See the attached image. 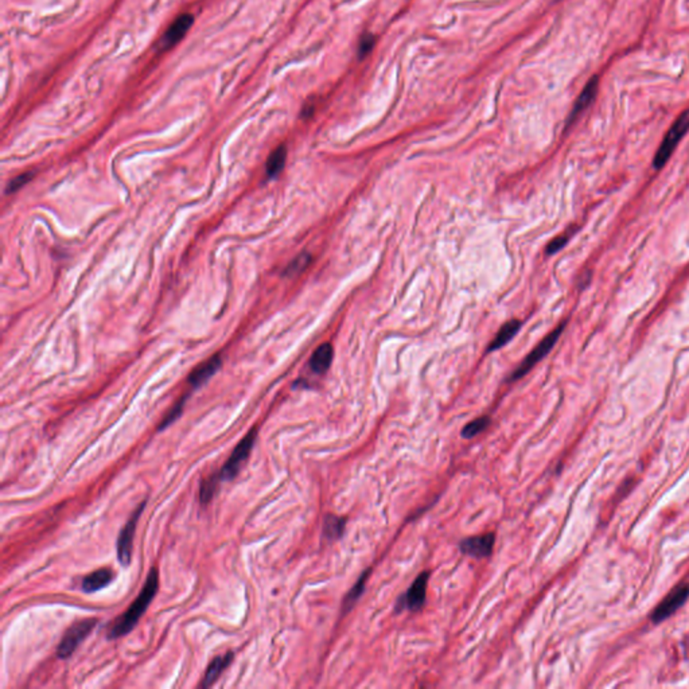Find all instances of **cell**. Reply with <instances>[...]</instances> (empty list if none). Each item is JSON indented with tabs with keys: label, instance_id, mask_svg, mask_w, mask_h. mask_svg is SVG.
Returning a JSON list of instances; mask_svg holds the SVG:
<instances>
[{
	"label": "cell",
	"instance_id": "6da1fadb",
	"mask_svg": "<svg viewBox=\"0 0 689 689\" xmlns=\"http://www.w3.org/2000/svg\"><path fill=\"white\" fill-rule=\"evenodd\" d=\"M158 570L157 568H152V570H150L148 576L145 579L143 589L140 591V594L138 595V598L129 606L128 610L121 617L117 618L115 623L112 625L111 630L108 633V638L109 640L121 638V637L127 635L129 632H132L135 629V626L138 625L139 619L143 617L145 610L148 609V606L151 604L152 599L155 598L157 591H158Z\"/></svg>",
	"mask_w": 689,
	"mask_h": 689
},
{
	"label": "cell",
	"instance_id": "7a4b0ae2",
	"mask_svg": "<svg viewBox=\"0 0 689 689\" xmlns=\"http://www.w3.org/2000/svg\"><path fill=\"white\" fill-rule=\"evenodd\" d=\"M688 131L689 109H687L676 119L673 126L666 132L664 140L661 142L660 147L653 159V167L656 170H661L666 164V162L672 157L677 144L680 143V140L685 136Z\"/></svg>",
	"mask_w": 689,
	"mask_h": 689
},
{
	"label": "cell",
	"instance_id": "3957f363",
	"mask_svg": "<svg viewBox=\"0 0 689 689\" xmlns=\"http://www.w3.org/2000/svg\"><path fill=\"white\" fill-rule=\"evenodd\" d=\"M256 436H258V431H256V429H252V430L249 431L245 435L243 441L239 445H236V448L233 450L229 460L225 462V465L222 466V469L218 473L221 481L229 482V481L234 479L237 477L240 469L243 467V465H244L246 460L249 458V455H251V451H252L253 445H255Z\"/></svg>",
	"mask_w": 689,
	"mask_h": 689
},
{
	"label": "cell",
	"instance_id": "277c9868",
	"mask_svg": "<svg viewBox=\"0 0 689 689\" xmlns=\"http://www.w3.org/2000/svg\"><path fill=\"white\" fill-rule=\"evenodd\" d=\"M96 623H97V619H95V618H88V619H83V621L73 623L72 626L64 634V637L58 645V659H61V660L69 659L76 652L78 645L95 629Z\"/></svg>",
	"mask_w": 689,
	"mask_h": 689
},
{
	"label": "cell",
	"instance_id": "5b68a950",
	"mask_svg": "<svg viewBox=\"0 0 689 689\" xmlns=\"http://www.w3.org/2000/svg\"><path fill=\"white\" fill-rule=\"evenodd\" d=\"M564 328H565V322L561 323L552 332H549L546 338L527 356V359L521 362V365L510 376V381H516L518 378L524 377L528 372H531L532 368L536 366L541 359H544L546 354L552 350V347L559 341L560 335L564 331Z\"/></svg>",
	"mask_w": 689,
	"mask_h": 689
},
{
	"label": "cell",
	"instance_id": "8992f818",
	"mask_svg": "<svg viewBox=\"0 0 689 689\" xmlns=\"http://www.w3.org/2000/svg\"><path fill=\"white\" fill-rule=\"evenodd\" d=\"M144 508H145V501L138 505V508L133 510V513L129 517L128 521L126 522V525L123 527V529L119 533L116 549H117V559H119V563L123 567H128L129 564H131L136 525H138V522L140 520V516H142V513L144 512Z\"/></svg>",
	"mask_w": 689,
	"mask_h": 689
},
{
	"label": "cell",
	"instance_id": "52a82bcc",
	"mask_svg": "<svg viewBox=\"0 0 689 689\" xmlns=\"http://www.w3.org/2000/svg\"><path fill=\"white\" fill-rule=\"evenodd\" d=\"M688 597L689 585L683 583L677 586L668 594V597L659 604V607H656V610L652 614V621L654 623H659L661 621L671 617L678 607L684 604V602L688 599Z\"/></svg>",
	"mask_w": 689,
	"mask_h": 689
},
{
	"label": "cell",
	"instance_id": "ba28073f",
	"mask_svg": "<svg viewBox=\"0 0 689 689\" xmlns=\"http://www.w3.org/2000/svg\"><path fill=\"white\" fill-rule=\"evenodd\" d=\"M429 579L430 573H423L419 575L414 585L407 591L405 595H402L399 601V609H408V610H419L423 607L427 597V586H429Z\"/></svg>",
	"mask_w": 689,
	"mask_h": 689
},
{
	"label": "cell",
	"instance_id": "9c48e42d",
	"mask_svg": "<svg viewBox=\"0 0 689 689\" xmlns=\"http://www.w3.org/2000/svg\"><path fill=\"white\" fill-rule=\"evenodd\" d=\"M494 543H496V536L493 533H488V534L475 536L463 540L460 544V548L465 555L475 559H482L491 555Z\"/></svg>",
	"mask_w": 689,
	"mask_h": 689
},
{
	"label": "cell",
	"instance_id": "30bf717a",
	"mask_svg": "<svg viewBox=\"0 0 689 689\" xmlns=\"http://www.w3.org/2000/svg\"><path fill=\"white\" fill-rule=\"evenodd\" d=\"M194 18L193 15L182 14L178 16L172 23V26L164 32L163 38L160 40V47L162 50H167L172 47L174 44L179 42L185 35L188 29L193 26Z\"/></svg>",
	"mask_w": 689,
	"mask_h": 689
},
{
	"label": "cell",
	"instance_id": "8fae6325",
	"mask_svg": "<svg viewBox=\"0 0 689 689\" xmlns=\"http://www.w3.org/2000/svg\"><path fill=\"white\" fill-rule=\"evenodd\" d=\"M598 84H599V78H598V76H594L587 83V85L585 86V89L582 90V93L579 95L577 100L575 102L571 115L568 117V126L573 124L575 120L580 116V114H583L592 104V101L597 97V93H598Z\"/></svg>",
	"mask_w": 689,
	"mask_h": 689
},
{
	"label": "cell",
	"instance_id": "7c38bea8",
	"mask_svg": "<svg viewBox=\"0 0 689 689\" xmlns=\"http://www.w3.org/2000/svg\"><path fill=\"white\" fill-rule=\"evenodd\" d=\"M233 656L234 654L232 652H228L224 656L215 657V660L212 661L210 665L208 666V671H206V673H205L203 678H202V683L200 684V687L201 688H208L212 684H215V681L218 680V677L222 675V672L232 664Z\"/></svg>",
	"mask_w": 689,
	"mask_h": 689
},
{
	"label": "cell",
	"instance_id": "4fadbf2b",
	"mask_svg": "<svg viewBox=\"0 0 689 689\" xmlns=\"http://www.w3.org/2000/svg\"><path fill=\"white\" fill-rule=\"evenodd\" d=\"M114 577H115V574L112 573V570L101 568V570H97V571H95V573H92V574L84 577L81 589L86 594L100 591L104 587H107L114 580Z\"/></svg>",
	"mask_w": 689,
	"mask_h": 689
},
{
	"label": "cell",
	"instance_id": "5bb4252c",
	"mask_svg": "<svg viewBox=\"0 0 689 689\" xmlns=\"http://www.w3.org/2000/svg\"><path fill=\"white\" fill-rule=\"evenodd\" d=\"M220 368H221V357L220 356L212 357L206 364H203L200 368H197L193 373L188 376L190 385L193 388L201 387L202 384H205Z\"/></svg>",
	"mask_w": 689,
	"mask_h": 689
},
{
	"label": "cell",
	"instance_id": "9a60e30c",
	"mask_svg": "<svg viewBox=\"0 0 689 689\" xmlns=\"http://www.w3.org/2000/svg\"><path fill=\"white\" fill-rule=\"evenodd\" d=\"M334 357V350L331 344H320L310 359V368L316 374H323L330 368Z\"/></svg>",
	"mask_w": 689,
	"mask_h": 689
},
{
	"label": "cell",
	"instance_id": "2e32d148",
	"mask_svg": "<svg viewBox=\"0 0 689 689\" xmlns=\"http://www.w3.org/2000/svg\"><path fill=\"white\" fill-rule=\"evenodd\" d=\"M520 328H521V322L517 319L505 323L501 328V330L498 331V334L496 335V338L493 340V342L489 346V352H494V350H497V349H500V347L508 344L512 338H515V335L520 330Z\"/></svg>",
	"mask_w": 689,
	"mask_h": 689
},
{
	"label": "cell",
	"instance_id": "e0dca14e",
	"mask_svg": "<svg viewBox=\"0 0 689 689\" xmlns=\"http://www.w3.org/2000/svg\"><path fill=\"white\" fill-rule=\"evenodd\" d=\"M286 159H287V148L284 145H279L267 160V175L270 178H275L276 175L283 172Z\"/></svg>",
	"mask_w": 689,
	"mask_h": 689
},
{
	"label": "cell",
	"instance_id": "ac0fdd59",
	"mask_svg": "<svg viewBox=\"0 0 689 689\" xmlns=\"http://www.w3.org/2000/svg\"><path fill=\"white\" fill-rule=\"evenodd\" d=\"M344 524H346V520L344 518H340V517L335 516H328L325 518V524H323V533H325V537L328 540H337L342 536V533L344 531Z\"/></svg>",
	"mask_w": 689,
	"mask_h": 689
},
{
	"label": "cell",
	"instance_id": "d6986e66",
	"mask_svg": "<svg viewBox=\"0 0 689 689\" xmlns=\"http://www.w3.org/2000/svg\"><path fill=\"white\" fill-rule=\"evenodd\" d=\"M220 482L221 478L218 474H215L206 478L205 481H202L201 488H200V501L202 505H206L213 500L217 490L220 488Z\"/></svg>",
	"mask_w": 689,
	"mask_h": 689
},
{
	"label": "cell",
	"instance_id": "ffe728a7",
	"mask_svg": "<svg viewBox=\"0 0 689 689\" xmlns=\"http://www.w3.org/2000/svg\"><path fill=\"white\" fill-rule=\"evenodd\" d=\"M489 424H490V417H478V419L473 420L472 423H469L467 426H465V429L462 430V436L465 439H472L474 436H477L478 433H481L482 431L486 430Z\"/></svg>",
	"mask_w": 689,
	"mask_h": 689
},
{
	"label": "cell",
	"instance_id": "44dd1931",
	"mask_svg": "<svg viewBox=\"0 0 689 689\" xmlns=\"http://www.w3.org/2000/svg\"><path fill=\"white\" fill-rule=\"evenodd\" d=\"M368 576H369V571H366L365 574L362 575V576L359 577L357 585H356L353 589L349 591L347 597L344 598V611L350 610V609L354 606V603L359 601V597L362 595V591H364V587H365V582H366V577H368Z\"/></svg>",
	"mask_w": 689,
	"mask_h": 689
},
{
	"label": "cell",
	"instance_id": "7402d4cb",
	"mask_svg": "<svg viewBox=\"0 0 689 689\" xmlns=\"http://www.w3.org/2000/svg\"><path fill=\"white\" fill-rule=\"evenodd\" d=\"M310 261H311L310 253H306V252L301 253L298 258H294L288 264V267L286 268V271H284V276H296V275H299V273L303 272L308 267Z\"/></svg>",
	"mask_w": 689,
	"mask_h": 689
},
{
	"label": "cell",
	"instance_id": "603a6c76",
	"mask_svg": "<svg viewBox=\"0 0 689 689\" xmlns=\"http://www.w3.org/2000/svg\"><path fill=\"white\" fill-rule=\"evenodd\" d=\"M186 400L187 396H185V397H182L179 402H176V404L172 407V411H170V412H169L166 417H163V420H162V423H160V426H159V431L167 429L169 426H172V423H174V421H175L178 417L182 415V412H184V407H185V402H186Z\"/></svg>",
	"mask_w": 689,
	"mask_h": 689
},
{
	"label": "cell",
	"instance_id": "cb8c5ba5",
	"mask_svg": "<svg viewBox=\"0 0 689 689\" xmlns=\"http://www.w3.org/2000/svg\"><path fill=\"white\" fill-rule=\"evenodd\" d=\"M32 176H34V172H26V174H22V175L16 176L14 181H11L8 184L7 193H15V191H18L19 188L25 186L26 184H29L30 181L32 179Z\"/></svg>",
	"mask_w": 689,
	"mask_h": 689
},
{
	"label": "cell",
	"instance_id": "d4e9b609",
	"mask_svg": "<svg viewBox=\"0 0 689 689\" xmlns=\"http://www.w3.org/2000/svg\"><path fill=\"white\" fill-rule=\"evenodd\" d=\"M568 240H570V234H561L559 237L553 239L546 246V255H555L556 252H559L560 249L564 248L568 243Z\"/></svg>",
	"mask_w": 689,
	"mask_h": 689
},
{
	"label": "cell",
	"instance_id": "484cf974",
	"mask_svg": "<svg viewBox=\"0 0 689 689\" xmlns=\"http://www.w3.org/2000/svg\"><path fill=\"white\" fill-rule=\"evenodd\" d=\"M373 46H374L373 35H371V34H366V35H364V37L361 38V41H359V57H365V56H368V54H369V53L372 52V49H373Z\"/></svg>",
	"mask_w": 689,
	"mask_h": 689
}]
</instances>
